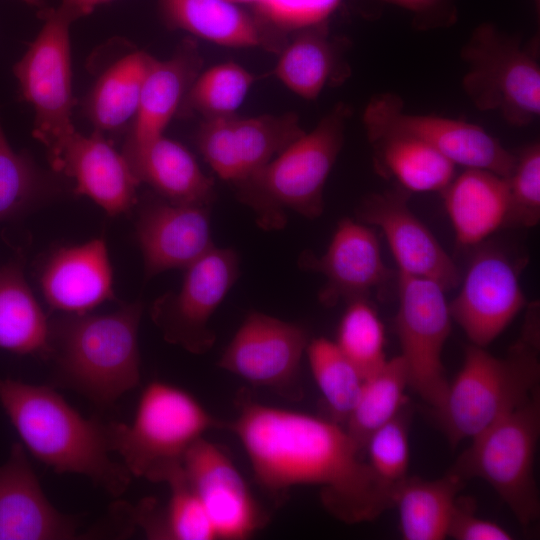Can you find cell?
Instances as JSON below:
<instances>
[{
    "mask_svg": "<svg viewBox=\"0 0 540 540\" xmlns=\"http://www.w3.org/2000/svg\"><path fill=\"white\" fill-rule=\"evenodd\" d=\"M467 65L462 86L481 111H496L511 126L525 127L540 115V66L521 38L481 23L463 45Z\"/></svg>",
    "mask_w": 540,
    "mask_h": 540,
    "instance_id": "cell-8",
    "label": "cell"
},
{
    "mask_svg": "<svg viewBox=\"0 0 540 540\" xmlns=\"http://www.w3.org/2000/svg\"><path fill=\"white\" fill-rule=\"evenodd\" d=\"M216 425L193 395L156 380L142 391L133 422L108 423V432L112 452L131 475L166 482L182 468L191 445Z\"/></svg>",
    "mask_w": 540,
    "mask_h": 540,
    "instance_id": "cell-6",
    "label": "cell"
},
{
    "mask_svg": "<svg viewBox=\"0 0 540 540\" xmlns=\"http://www.w3.org/2000/svg\"><path fill=\"white\" fill-rule=\"evenodd\" d=\"M535 4V8L537 10V13H539V6H540V0H533Z\"/></svg>",
    "mask_w": 540,
    "mask_h": 540,
    "instance_id": "cell-46",
    "label": "cell"
},
{
    "mask_svg": "<svg viewBox=\"0 0 540 540\" xmlns=\"http://www.w3.org/2000/svg\"><path fill=\"white\" fill-rule=\"evenodd\" d=\"M77 527L49 502L23 446L14 443L0 466V540L74 539Z\"/></svg>",
    "mask_w": 540,
    "mask_h": 540,
    "instance_id": "cell-21",
    "label": "cell"
},
{
    "mask_svg": "<svg viewBox=\"0 0 540 540\" xmlns=\"http://www.w3.org/2000/svg\"><path fill=\"white\" fill-rule=\"evenodd\" d=\"M297 114H236L202 119L196 142L205 161L231 183L260 169L301 137Z\"/></svg>",
    "mask_w": 540,
    "mask_h": 540,
    "instance_id": "cell-13",
    "label": "cell"
},
{
    "mask_svg": "<svg viewBox=\"0 0 540 540\" xmlns=\"http://www.w3.org/2000/svg\"><path fill=\"white\" fill-rule=\"evenodd\" d=\"M525 304L514 264L499 249L484 247L471 259L460 291L449 308L452 320L471 344L486 348Z\"/></svg>",
    "mask_w": 540,
    "mask_h": 540,
    "instance_id": "cell-14",
    "label": "cell"
},
{
    "mask_svg": "<svg viewBox=\"0 0 540 540\" xmlns=\"http://www.w3.org/2000/svg\"><path fill=\"white\" fill-rule=\"evenodd\" d=\"M364 451L368 464L395 498V494L408 477L410 459L407 416L402 410L392 420L375 430L368 438Z\"/></svg>",
    "mask_w": 540,
    "mask_h": 540,
    "instance_id": "cell-37",
    "label": "cell"
},
{
    "mask_svg": "<svg viewBox=\"0 0 540 540\" xmlns=\"http://www.w3.org/2000/svg\"><path fill=\"white\" fill-rule=\"evenodd\" d=\"M368 140L377 171L407 192H441L455 176V164L420 140L393 133Z\"/></svg>",
    "mask_w": 540,
    "mask_h": 540,
    "instance_id": "cell-31",
    "label": "cell"
},
{
    "mask_svg": "<svg viewBox=\"0 0 540 540\" xmlns=\"http://www.w3.org/2000/svg\"><path fill=\"white\" fill-rule=\"evenodd\" d=\"M21 1H23L24 3L32 7H37L40 12L47 9L45 0H21Z\"/></svg>",
    "mask_w": 540,
    "mask_h": 540,
    "instance_id": "cell-44",
    "label": "cell"
},
{
    "mask_svg": "<svg viewBox=\"0 0 540 540\" xmlns=\"http://www.w3.org/2000/svg\"><path fill=\"white\" fill-rule=\"evenodd\" d=\"M464 480L451 471L435 480L407 477L398 488L397 507L402 536L406 540H441L450 522Z\"/></svg>",
    "mask_w": 540,
    "mask_h": 540,
    "instance_id": "cell-30",
    "label": "cell"
},
{
    "mask_svg": "<svg viewBox=\"0 0 540 540\" xmlns=\"http://www.w3.org/2000/svg\"><path fill=\"white\" fill-rule=\"evenodd\" d=\"M183 471L217 539L245 540L262 528L265 518L261 508L221 446L199 438L184 456Z\"/></svg>",
    "mask_w": 540,
    "mask_h": 540,
    "instance_id": "cell-16",
    "label": "cell"
},
{
    "mask_svg": "<svg viewBox=\"0 0 540 540\" xmlns=\"http://www.w3.org/2000/svg\"><path fill=\"white\" fill-rule=\"evenodd\" d=\"M165 483L170 497L161 514L160 539L216 540V534L200 499L189 485L182 468Z\"/></svg>",
    "mask_w": 540,
    "mask_h": 540,
    "instance_id": "cell-38",
    "label": "cell"
},
{
    "mask_svg": "<svg viewBox=\"0 0 540 540\" xmlns=\"http://www.w3.org/2000/svg\"><path fill=\"white\" fill-rule=\"evenodd\" d=\"M409 377L399 355L386 361L364 377L358 400L345 423V428L364 451L370 435L392 420L404 408Z\"/></svg>",
    "mask_w": 540,
    "mask_h": 540,
    "instance_id": "cell-32",
    "label": "cell"
},
{
    "mask_svg": "<svg viewBox=\"0 0 540 540\" xmlns=\"http://www.w3.org/2000/svg\"><path fill=\"white\" fill-rule=\"evenodd\" d=\"M350 116V106L337 103L310 132L232 183L236 198L254 212L261 229H283L288 211L308 219L322 214L324 186L342 149Z\"/></svg>",
    "mask_w": 540,
    "mask_h": 540,
    "instance_id": "cell-4",
    "label": "cell"
},
{
    "mask_svg": "<svg viewBox=\"0 0 540 540\" xmlns=\"http://www.w3.org/2000/svg\"><path fill=\"white\" fill-rule=\"evenodd\" d=\"M160 15L170 29H179L217 45L261 48L279 54L286 36L253 12L227 0H157Z\"/></svg>",
    "mask_w": 540,
    "mask_h": 540,
    "instance_id": "cell-22",
    "label": "cell"
},
{
    "mask_svg": "<svg viewBox=\"0 0 540 540\" xmlns=\"http://www.w3.org/2000/svg\"><path fill=\"white\" fill-rule=\"evenodd\" d=\"M122 154L137 181L169 202L207 207L214 202L213 179L179 142L162 134L142 144L125 143Z\"/></svg>",
    "mask_w": 540,
    "mask_h": 540,
    "instance_id": "cell-24",
    "label": "cell"
},
{
    "mask_svg": "<svg viewBox=\"0 0 540 540\" xmlns=\"http://www.w3.org/2000/svg\"><path fill=\"white\" fill-rule=\"evenodd\" d=\"M136 236L146 278L170 269L187 268L214 246L210 207L146 198L138 210Z\"/></svg>",
    "mask_w": 540,
    "mask_h": 540,
    "instance_id": "cell-19",
    "label": "cell"
},
{
    "mask_svg": "<svg viewBox=\"0 0 540 540\" xmlns=\"http://www.w3.org/2000/svg\"><path fill=\"white\" fill-rule=\"evenodd\" d=\"M240 274L232 248L213 247L185 268L178 292H167L151 307V318L171 344L193 354L208 352L216 341L209 321Z\"/></svg>",
    "mask_w": 540,
    "mask_h": 540,
    "instance_id": "cell-12",
    "label": "cell"
},
{
    "mask_svg": "<svg viewBox=\"0 0 540 540\" xmlns=\"http://www.w3.org/2000/svg\"><path fill=\"white\" fill-rule=\"evenodd\" d=\"M229 427L257 483L270 493L317 486L327 511L346 523L373 520L394 504L361 448L330 418L245 399Z\"/></svg>",
    "mask_w": 540,
    "mask_h": 540,
    "instance_id": "cell-1",
    "label": "cell"
},
{
    "mask_svg": "<svg viewBox=\"0 0 540 540\" xmlns=\"http://www.w3.org/2000/svg\"><path fill=\"white\" fill-rule=\"evenodd\" d=\"M348 44L331 34L328 21L297 30L278 54L273 73L293 93L314 100L326 87L340 85L350 76Z\"/></svg>",
    "mask_w": 540,
    "mask_h": 540,
    "instance_id": "cell-25",
    "label": "cell"
},
{
    "mask_svg": "<svg viewBox=\"0 0 540 540\" xmlns=\"http://www.w3.org/2000/svg\"><path fill=\"white\" fill-rule=\"evenodd\" d=\"M521 339L505 357L469 344L463 364L433 409L437 424L452 446L472 439L539 390L540 366L536 309Z\"/></svg>",
    "mask_w": 540,
    "mask_h": 540,
    "instance_id": "cell-5",
    "label": "cell"
},
{
    "mask_svg": "<svg viewBox=\"0 0 540 540\" xmlns=\"http://www.w3.org/2000/svg\"><path fill=\"white\" fill-rule=\"evenodd\" d=\"M398 286L395 326L409 387L435 409L449 384L442 363L452 324L446 291L432 280L403 273H399Z\"/></svg>",
    "mask_w": 540,
    "mask_h": 540,
    "instance_id": "cell-10",
    "label": "cell"
},
{
    "mask_svg": "<svg viewBox=\"0 0 540 540\" xmlns=\"http://www.w3.org/2000/svg\"><path fill=\"white\" fill-rule=\"evenodd\" d=\"M140 302L102 315L68 314L50 323L55 380L107 407L140 381Z\"/></svg>",
    "mask_w": 540,
    "mask_h": 540,
    "instance_id": "cell-3",
    "label": "cell"
},
{
    "mask_svg": "<svg viewBox=\"0 0 540 540\" xmlns=\"http://www.w3.org/2000/svg\"><path fill=\"white\" fill-rule=\"evenodd\" d=\"M55 192L52 177L28 154L13 150L0 122V222L26 213Z\"/></svg>",
    "mask_w": 540,
    "mask_h": 540,
    "instance_id": "cell-35",
    "label": "cell"
},
{
    "mask_svg": "<svg viewBox=\"0 0 540 540\" xmlns=\"http://www.w3.org/2000/svg\"><path fill=\"white\" fill-rule=\"evenodd\" d=\"M408 193L398 187L362 199L356 213L362 222L385 235L399 273L426 278L445 291L459 286L461 274L430 230L408 205Z\"/></svg>",
    "mask_w": 540,
    "mask_h": 540,
    "instance_id": "cell-17",
    "label": "cell"
},
{
    "mask_svg": "<svg viewBox=\"0 0 540 540\" xmlns=\"http://www.w3.org/2000/svg\"><path fill=\"white\" fill-rule=\"evenodd\" d=\"M367 138L393 133L420 140L455 165L477 168L507 177L515 155L481 126L438 115L412 114L404 110L402 99L383 92L370 99L363 113Z\"/></svg>",
    "mask_w": 540,
    "mask_h": 540,
    "instance_id": "cell-11",
    "label": "cell"
},
{
    "mask_svg": "<svg viewBox=\"0 0 540 540\" xmlns=\"http://www.w3.org/2000/svg\"><path fill=\"white\" fill-rule=\"evenodd\" d=\"M506 177L509 212L505 226L532 227L540 220V145L533 142L515 155Z\"/></svg>",
    "mask_w": 540,
    "mask_h": 540,
    "instance_id": "cell-39",
    "label": "cell"
},
{
    "mask_svg": "<svg viewBox=\"0 0 540 540\" xmlns=\"http://www.w3.org/2000/svg\"><path fill=\"white\" fill-rule=\"evenodd\" d=\"M255 75L234 62H225L200 72L177 114H199L202 119L234 115L243 103Z\"/></svg>",
    "mask_w": 540,
    "mask_h": 540,
    "instance_id": "cell-34",
    "label": "cell"
},
{
    "mask_svg": "<svg viewBox=\"0 0 540 540\" xmlns=\"http://www.w3.org/2000/svg\"><path fill=\"white\" fill-rule=\"evenodd\" d=\"M382 5H393L412 15L416 30L448 28L458 19L456 0H373Z\"/></svg>",
    "mask_w": 540,
    "mask_h": 540,
    "instance_id": "cell-42",
    "label": "cell"
},
{
    "mask_svg": "<svg viewBox=\"0 0 540 540\" xmlns=\"http://www.w3.org/2000/svg\"><path fill=\"white\" fill-rule=\"evenodd\" d=\"M0 348L44 358L50 354V323L18 260L0 267Z\"/></svg>",
    "mask_w": 540,
    "mask_h": 540,
    "instance_id": "cell-29",
    "label": "cell"
},
{
    "mask_svg": "<svg viewBox=\"0 0 540 540\" xmlns=\"http://www.w3.org/2000/svg\"><path fill=\"white\" fill-rule=\"evenodd\" d=\"M44 24L13 66L21 97L32 105L33 136L46 150L75 131L72 123L71 21L58 9L40 12Z\"/></svg>",
    "mask_w": 540,
    "mask_h": 540,
    "instance_id": "cell-9",
    "label": "cell"
},
{
    "mask_svg": "<svg viewBox=\"0 0 540 540\" xmlns=\"http://www.w3.org/2000/svg\"><path fill=\"white\" fill-rule=\"evenodd\" d=\"M0 404L30 453L57 473L86 476L114 497L132 475L110 457L108 423L86 419L47 385L0 378Z\"/></svg>",
    "mask_w": 540,
    "mask_h": 540,
    "instance_id": "cell-2",
    "label": "cell"
},
{
    "mask_svg": "<svg viewBox=\"0 0 540 540\" xmlns=\"http://www.w3.org/2000/svg\"><path fill=\"white\" fill-rule=\"evenodd\" d=\"M308 343V333L301 325L253 311L218 365L254 386L287 391L296 383Z\"/></svg>",
    "mask_w": 540,
    "mask_h": 540,
    "instance_id": "cell-15",
    "label": "cell"
},
{
    "mask_svg": "<svg viewBox=\"0 0 540 540\" xmlns=\"http://www.w3.org/2000/svg\"><path fill=\"white\" fill-rule=\"evenodd\" d=\"M335 343L363 377L386 361L384 326L367 298L348 302Z\"/></svg>",
    "mask_w": 540,
    "mask_h": 540,
    "instance_id": "cell-36",
    "label": "cell"
},
{
    "mask_svg": "<svg viewBox=\"0 0 540 540\" xmlns=\"http://www.w3.org/2000/svg\"><path fill=\"white\" fill-rule=\"evenodd\" d=\"M153 59L144 51L130 50L101 71L83 104L96 131H117L131 125Z\"/></svg>",
    "mask_w": 540,
    "mask_h": 540,
    "instance_id": "cell-28",
    "label": "cell"
},
{
    "mask_svg": "<svg viewBox=\"0 0 540 540\" xmlns=\"http://www.w3.org/2000/svg\"><path fill=\"white\" fill-rule=\"evenodd\" d=\"M343 0H261L252 7L260 20L274 30L291 33L329 21Z\"/></svg>",
    "mask_w": 540,
    "mask_h": 540,
    "instance_id": "cell-40",
    "label": "cell"
},
{
    "mask_svg": "<svg viewBox=\"0 0 540 540\" xmlns=\"http://www.w3.org/2000/svg\"><path fill=\"white\" fill-rule=\"evenodd\" d=\"M298 266L325 276L326 283L318 298L326 307L334 306L341 300L349 302L367 298L370 291L381 285L389 275L375 233L349 218L338 223L323 255L318 257L306 250L299 256Z\"/></svg>",
    "mask_w": 540,
    "mask_h": 540,
    "instance_id": "cell-20",
    "label": "cell"
},
{
    "mask_svg": "<svg viewBox=\"0 0 540 540\" xmlns=\"http://www.w3.org/2000/svg\"><path fill=\"white\" fill-rule=\"evenodd\" d=\"M111 0H63L57 8L71 22L92 13L99 5Z\"/></svg>",
    "mask_w": 540,
    "mask_h": 540,
    "instance_id": "cell-43",
    "label": "cell"
},
{
    "mask_svg": "<svg viewBox=\"0 0 540 540\" xmlns=\"http://www.w3.org/2000/svg\"><path fill=\"white\" fill-rule=\"evenodd\" d=\"M52 169L75 182L74 192L94 200L109 215L130 211L140 184L127 160L99 131L76 130L47 151Z\"/></svg>",
    "mask_w": 540,
    "mask_h": 540,
    "instance_id": "cell-18",
    "label": "cell"
},
{
    "mask_svg": "<svg viewBox=\"0 0 540 540\" xmlns=\"http://www.w3.org/2000/svg\"><path fill=\"white\" fill-rule=\"evenodd\" d=\"M202 65L203 58L192 38L184 39L168 59H153L125 143L142 144L163 134Z\"/></svg>",
    "mask_w": 540,
    "mask_h": 540,
    "instance_id": "cell-26",
    "label": "cell"
},
{
    "mask_svg": "<svg viewBox=\"0 0 540 540\" xmlns=\"http://www.w3.org/2000/svg\"><path fill=\"white\" fill-rule=\"evenodd\" d=\"M540 433V393L529 398L471 439L449 470L464 481L480 478L508 505L526 527L540 513L533 473Z\"/></svg>",
    "mask_w": 540,
    "mask_h": 540,
    "instance_id": "cell-7",
    "label": "cell"
},
{
    "mask_svg": "<svg viewBox=\"0 0 540 540\" xmlns=\"http://www.w3.org/2000/svg\"><path fill=\"white\" fill-rule=\"evenodd\" d=\"M306 354L330 419L346 423L358 400L363 375L329 339L320 337L309 341Z\"/></svg>",
    "mask_w": 540,
    "mask_h": 540,
    "instance_id": "cell-33",
    "label": "cell"
},
{
    "mask_svg": "<svg viewBox=\"0 0 540 540\" xmlns=\"http://www.w3.org/2000/svg\"><path fill=\"white\" fill-rule=\"evenodd\" d=\"M231 3H234L236 5H248L251 8L255 6L257 3H259L261 0H227Z\"/></svg>",
    "mask_w": 540,
    "mask_h": 540,
    "instance_id": "cell-45",
    "label": "cell"
},
{
    "mask_svg": "<svg viewBox=\"0 0 540 540\" xmlns=\"http://www.w3.org/2000/svg\"><path fill=\"white\" fill-rule=\"evenodd\" d=\"M40 285L48 305L68 314H83L114 299L112 273L102 239L65 247L47 261Z\"/></svg>",
    "mask_w": 540,
    "mask_h": 540,
    "instance_id": "cell-23",
    "label": "cell"
},
{
    "mask_svg": "<svg viewBox=\"0 0 540 540\" xmlns=\"http://www.w3.org/2000/svg\"><path fill=\"white\" fill-rule=\"evenodd\" d=\"M448 536L457 540H510L513 536L501 525L478 517L471 499L458 497Z\"/></svg>",
    "mask_w": 540,
    "mask_h": 540,
    "instance_id": "cell-41",
    "label": "cell"
},
{
    "mask_svg": "<svg viewBox=\"0 0 540 540\" xmlns=\"http://www.w3.org/2000/svg\"><path fill=\"white\" fill-rule=\"evenodd\" d=\"M456 239L475 246L505 226L509 212L506 177L466 168L441 191Z\"/></svg>",
    "mask_w": 540,
    "mask_h": 540,
    "instance_id": "cell-27",
    "label": "cell"
}]
</instances>
